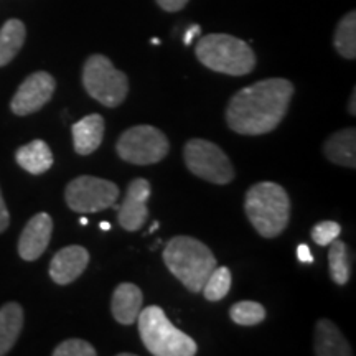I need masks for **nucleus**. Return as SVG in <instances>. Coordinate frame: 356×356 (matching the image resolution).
Here are the masks:
<instances>
[{"label":"nucleus","mask_w":356,"mask_h":356,"mask_svg":"<svg viewBox=\"0 0 356 356\" xmlns=\"http://www.w3.org/2000/svg\"><path fill=\"white\" fill-rule=\"evenodd\" d=\"M157 3L165 12H178L188 3V0H157Z\"/></svg>","instance_id":"obj_27"},{"label":"nucleus","mask_w":356,"mask_h":356,"mask_svg":"<svg viewBox=\"0 0 356 356\" xmlns=\"http://www.w3.org/2000/svg\"><path fill=\"white\" fill-rule=\"evenodd\" d=\"M24 327V310L15 302H8L0 309V356L7 355L17 343Z\"/></svg>","instance_id":"obj_19"},{"label":"nucleus","mask_w":356,"mask_h":356,"mask_svg":"<svg viewBox=\"0 0 356 356\" xmlns=\"http://www.w3.org/2000/svg\"><path fill=\"white\" fill-rule=\"evenodd\" d=\"M292 96L293 84L289 79H262L231 97L226 122L231 131L241 136L273 132L286 118Z\"/></svg>","instance_id":"obj_1"},{"label":"nucleus","mask_w":356,"mask_h":356,"mask_svg":"<svg viewBox=\"0 0 356 356\" xmlns=\"http://www.w3.org/2000/svg\"><path fill=\"white\" fill-rule=\"evenodd\" d=\"M348 111L351 115L356 114V91L353 89V92H351V97H350V102H348Z\"/></svg>","instance_id":"obj_31"},{"label":"nucleus","mask_w":356,"mask_h":356,"mask_svg":"<svg viewBox=\"0 0 356 356\" xmlns=\"http://www.w3.org/2000/svg\"><path fill=\"white\" fill-rule=\"evenodd\" d=\"M142 302H144L142 291L136 284H119L113 293V302H111L114 318L121 325L136 323L142 310Z\"/></svg>","instance_id":"obj_14"},{"label":"nucleus","mask_w":356,"mask_h":356,"mask_svg":"<svg viewBox=\"0 0 356 356\" xmlns=\"http://www.w3.org/2000/svg\"><path fill=\"white\" fill-rule=\"evenodd\" d=\"M83 86L92 99L106 108H118L129 92L126 73L115 70L104 55H91L83 66Z\"/></svg>","instance_id":"obj_6"},{"label":"nucleus","mask_w":356,"mask_h":356,"mask_svg":"<svg viewBox=\"0 0 356 356\" xmlns=\"http://www.w3.org/2000/svg\"><path fill=\"white\" fill-rule=\"evenodd\" d=\"M341 233V226L337 221H320L312 228V239L318 246H328Z\"/></svg>","instance_id":"obj_26"},{"label":"nucleus","mask_w":356,"mask_h":356,"mask_svg":"<svg viewBox=\"0 0 356 356\" xmlns=\"http://www.w3.org/2000/svg\"><path fill=\"white\" fill-rule=\"evenodd\" d=\"M323 154L337 165L356 167V131L353 127L341 129L328 137L323 145Z\"/></svg>","instance_id":"obj_17"},{"label":"nucleus","mask_w":356,"mask_h":356,"mask_svg":"<svg viewBox=\"0 0 356 356\" xmlns=\"http://www.w3.org/2000/svg\"><path fill=\"white\" fill-rule=\"evenodd\" d=\"M26 30L24 22L10 19L0 29V66L10 63L25 43Z\"/></svg>","instance_id":"obj_20"},{"label":"nucleus","mask_w":356,"mask_h":356,"mask_svg":"<svg viewBox=\"0 0 356 356\" xmlns=\"http://www.w3.org/2000/svg\"><path fill=\"white\" fill-rule=\"evenodd\" d=\"M163 262L190 292L198 293L216 267L211 249L190 236H175L165 244Z\"/></svg>","instance_id":"obj_2"},{"label":"nucleus","mask_w":356,"mask_h":356,"mask_svg":"<svg viewBox=\"0 0 356 356\" xmlns=\"http://www.w3.org/2000/svg\"><path fill=\"white\" fill-rule=\"evenodd\" d=\"M231 270L228 267H215V270L208 275L207 282L202 289L204 299L210 302L222 300L231 291Z\"/></svg>","instance_id":"obj_23"},{"label":"nucleus","mask_w":356,"mask_h":356,"mask_svg":"<svg viewBox=\"0 0 356 356\" xmlns=\"http://www.w3.org/2000/svg\"><path fill=\"white\" fill-rule=\"evenodd\" d=\"M333 44L337 51L346 60L356 58V12L346 13L337 25Z\"/></svg>","instance_id":"obj_21"},{"label":"nucleus","mask_w":356,"mask_h":356,"mask_svg":"<svg viewBox=\"0 0 356 356\" xmlns=\"http://www.w3.org/2000/svg\"><path fill=\"white\" fill-rule=\"evenodd\" d=\"M200 63L216 73L244 76L256 66V55L246 42L226 33H210L195 48Z\"/></svg>","instance_id":"obj_4"},{"label":"nucleus","mask_w":356,"mask_h":356,"mask_svg":"<svg viewBox=\"0 0 356 356\" xmlns=\"http://www.w3.org/2000/svg\"><path fill=\"white\" fill-rule=\"evenodd\" d=\"M99 228H101L102 231H109V229H111V222H108V221H102L101 225H99Z\"/></svg>","instance_id":"obj_32"},{"label":"nucleus","mask_w":356,"mask_h":356,"mask_svg":"<svg viewBox=\"0 0 356 356\" xmlns=\"http://www.w3.org/2000/svg\"><path fill=\"white\" fill-rule=\"evenodd\" d=\"M184 157L186 168L203 180L226 185L234 180V168L216 144L204 139H191L185 144Z\"/></svg>","instance_id":"obj_8"},{"label":"nucleus","mask_w":356,"mask_h":356,"mask_svg":"<svg viewBox=\"0 0 356 356\" xmlns=\"http://www.w3.org/2000/svg\"><path fill=\"white\" fill-rule=\"evenodd\" d=\"M139 333L142 343L155 356H193L198 346L191 337L186 335L167 318L165 312L157 305L142 309L139 317Z\"/></svg>","instance_id":"obj_5"},{"label":"nucleus","mask_w":356,"mask_h":356,"mask_svg":"<svg viewBox=\"0 0 356 356\" xmlns=\"http://www.w3.org/2000/svg\"><path fill=\"white\" fill-rule=\"evenodd\" d=\"M152 43H154V44H159V43H160V40H159V38H154V40H152Z\"/></svg>","instance_id":"obj_35"},{"label":"nucleus","mask_w":356,"mask_h":356,"mask_svg":"<svg viewBox=\"0 0 356 356\" xmlns=\"http://www.w3.org/2000/svg\"><path fill=\"white\" fill-rule=\"evenodd\" d=\"M157 228H159V222H154V226H152V228H150V233H154V231L157 229Z\"/></svg>","instance_id":"obj_33"},{"label":"nucleus","mask_w":356,"mask_h":356,"mask_svg":"<svg viewBox=\"0 0 356 356\" xmlns=\"http://www.w3.org/2000/svg\"><path fill=\"white\" fill-rule=\"evenodd\" d=\"M229 317L236 325H243V327H252V325H259L266 318V309L259 302L243 300L234 304L229 309Z\"/></svg>","instance_id":"obj_24"},{"label":"nucleus","mask_w":356,"mask_h":356,"mask_svg":"<svg viewBox=\"0 0 356 356\" xmlns=\"http://www.w3.org/2000/svg\"><path fill=\"white\" fill-rule=\"evenodd\" d=\"M96 353L95 346L79 338H70L53 350L55 356H96Z\"/></svg>","instance_id":"obj_25"},{"label":"nucleus","mask_w":356,"mask_h":356,"mask_svg":"<svg viewBox=\"0 0 356 356\" xmlns=\"http://www.w3.org/2000/svg\"><path fill=\"white\" fill-rule=\"evenodd\" d=\"M65 198L73 211L88 215L111 208L119 198V186L113 181L91 175H81L70 181Z\"/></svg>","instance_id":"obj_9"},{"label":"nucleus","mask_w":356,"mask_h":356,"mask_svg":"<svg viewBox=\"0 0 356 356\" xmlns=\"http://www.w3.org/2000/svg\"><path fill=\"white\" fill-rule=\"evenodd\" d=\"M150 184L145 178H136L129 184L126 198L119 207V225L126 231H139L149 218L147 202L150 198Z\"/></svg>","instance_id":"obj_11"},{"label":"nucleus","mask_w":356,"mask_h":356,"mask_svg":"<svg viewBox=\"0 0 356 356\" xmlns=\"http://www.w3.org/2000/svg\"><path fill=\"white\" fill-rule=\"evenodd\" d=\"M315 355L318 356H350L351 346L335 323L322 318L315 327Z\"/></svg>","instance_id":"obj_16"},{"label":"nucleus","mask_w":356,"mask_h":356,"mask_svg":"<svg viewBox=\"0 0 356 356\" xmlns=\"http://www.w3.org/2000/svg\"><path fill=\"white\" fill-rule=\"evenodd\" d=\"M115 150L124 162L134 165H152L167 157L170 145L160 129L142 124L122 132Z\"/></svg>","instance_id":"obj_7"},{"label":"nucleus","mask_w":356,"mask_h":356,"mask_svg":"<svg viewBox=\"0 0 356 356\" xmlns=\"http://www.w3.org/2000/svg\"><path fill=\"white\" fill-rule=\"evenodd\" d=\"M328 266H330V275L332 280L338 286H345L348 284L351 275V266H350V256L346 244L340 239L330 243V251H328Z\"/></svg>","instance_id":"obj_22"},{"label":"nucleus","mask_w":356,"mask_h":356,"mask_svg":"<svg viewBox=\"0 0 356 356\" xmlns=\"http://www.w3.org/2000/svg\"><path fill=\"white\" fill-rule=\"evenodd\" d=\"M17 163L32 175H42L53 165V154L47 142L33 140L20 147L15 154Z\"/></svg>","instance_id":"obj_18"},{"label":"nucleus","mask_w":356,"mask_h":356,"mask_svg":"<svg viewBox=\"0 0 356 356\" xmlns=\"http://www.w3.org/2000/svg\"><path fill=\"white\" fill-rule=\"evenodd\" d=\"M244 210L262 238L273 239L287 228L291 200L287 191L274 181H261L248 190Z\"/></svg>","instance_id":"obj_3"},{"label":"nucleus","mask_w":356,"mask_h":356,"mask_svg":"<svg viewBox=\"0 0 356 356\" xmlns=\"http://www.w3.org/2000/svg\"><path fill=\"white\" fill-rule=\"evenodd\" d=\"M297 257H299L300 262H305V264L314 262V256H312L310 248L307 244H299V248H297Z\"/></svg>","instance_id":"obj_29"},{"label":"nucleus","mask_w":356,"mask_h":356,"mask_svg":"<svg viewBox=\"0 0 356 356\" xmlns=\"http://www.w3.org/2000/svg\"><path fill=\"white\" fill-rule=\"evenodd\" d=\"M10 225V215H8L7 204L3 202L2 191H0V233H3Z\"/></svg>","instance_id":"obj_28"},{"label":"nucleus","mask_w":356,"mask_h":356,"mask_svg":"<svg viewBox=\"0 0 356 356\" xmlns=\"http://www.w3.org/2000/svg\"><path fill=\"white\" fill-rule=\"evenodd\" d=\"M88 222H89V221H88V218H81V225H83V226H86Z\"/></svg>","instance_id":"obj_34"},{"label":"nucleus","mask_w":356,"mask_h":356,"mask_svg":"<svg viewBox=\"0 0 356 356\" xmlns=\"http://www.w3.org/2000/svg\"><path fill=\"white\" fill-rule=\"evenodd\" d=\"M74 150L79 155H91L99 149L104 137V118L99 114H89L71 127Z\"/></svg>","instance_id":"obj_15"},{"label":"nucleus","mask_w":356,"mask_h":356,"mask_svg":"<svg viewBox=\"0 0 356 356\" xmlns=\"http://www.w3.org/2000/svg\"><path fill=\"white\" fill-rule=\"evenodd\" d=\"M53 233L51 216L38 213L26 222L19 239V254L25 261H37L47 251Z\"/></svg>","instance_id":"obj_12"},{"label":"nucleus","mask_w":356,"mask_h":356,"mask_svg":"<svg viewBox=\"0 0 356 356\" xmlns=\"http://www.w3.org/2000/svg\"><path fill=\"white\" fill-rule=\"evenodd\" d=\"M56 89V81L47 71H37L30 74L10 102V108L17 115H29L37 113L51 99Z\"/></svg>","instance_id":"obj_10"},{"label":"nucleus","mask_w":356,"mask_h":356,"mask_svg":"<svg viewBox=\"0 0 356 356\" xmlns=\"http://www.w3.org/2000/svg\"><path fill=\"white\" fill-rule=\"evenodd\" d=\"M89 264V252L83 246H66L56 252L50 264V277L60 286L76 280Z\"/></svg>","instance_id":"obj_13"},{"label":"nucleus","mask_w":356,"mask_h":356,"mask_svg":"<svg viewBox=\"0 0 356 356\" xmlns=\"http://www.w3.org/2000/svg\"><path fill=\"white\" fill-rule=\"evenodd\" d=\"M198 33H200V26H198V25H193V26H190V29L186 30V33H185V38H184L185 44H190V43H191V40H193L195 37H197Z\"/></svg>","instance_id":"obj_30"}]
</instances>
